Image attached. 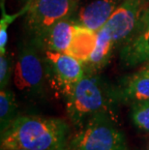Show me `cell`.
I'll return each instance as SVG.
<instances>
[{
	"label": "cell",
	"instance_id": "cell-1",
	"mask_svg": "<svg viewBox=\"0 0 149 150\" xmlns=\"http://www.w3.org/2000/svg\"><path fill=\"white\" fill-rule=\"evenodd\" d=\"M70 127L54 117L18 116L1 132V150H69Z\"/></svg>",
	"mask_w": 149,
	"mask_h": 150
},
{
	"label": "cell",
	"instance_id": "cell-2",
	"mask_svg": "<svg viewBox=\"0 0 149 150\" xmlns=\"http://www.w3.org/2000/svg\"><path fill=\"white\" fill-rule=\"evenodd\" d=\"M117 103L115 86L109 84L97 73L85 71L83 78L66 97V110L72 124L80 129L97 114H109L115 119Z\"/></svg>",
	"mask_w": 149,
	"mask_h": 150
},
{
	"label": "cell",
	"instance_id": "cell-3",
	"mask_svg": "<svg viewBox=\"0 0 149 150\" xmlns=\"http://www.w3.org/2000/svg\"><path fill=\"white\" fill-rule=\"evenodd\" d=\"M69 150H129L125 136L109 114H97L70 138Z\"/></svg>",
	"mask_w": 149,
	"mask_h": 150
},
{
	"label": "cell",
	"instance_id": "cell-4",
	"mask_svg": "<svg viewBox=\"0 0 149 150\" xmlns=\"http://www.w3.org/2000/svg\"><path fill=\"white\" fill-rule=\"evenodd\" d=\"M40 50L42 49L31 39L21 45L15 63V85L28 96H39L45 88L47 70Z\"/></svg>",
	"mask_w": 149,
	"mask_h": 150
},
{
	"label": "cell",
	"instance_id": "cell-5",
	"mask_svg": "<svg viewBox=\"0 0 149 150\" xmlns=\"http://www.w3.org/2000/svg\"><path fill=\"white\" fill-rule=\"evenodd\" d=\"M78 3L77 0H28L26 24L32 40L38 41L56 22L71 18Z\"/></svg>",
	"mask_w": 149,
	"mask_h": 150
},
{
	"label": "cell",
	"instance_id": "cell-6",
	"mask_svg": "<svg viewBox=\"0 0 149 150\" xmlns=\"http://www.w3.org/2000/svg\"><path fill=\"white\" fill-rule=\"evenodd\" d=\"M144 6L145 0H123L98 32L107 37L115 49L123 46L134 34Z\"/></svg>",
	"mask_w": 149,
	"mask_h": 150
},
{
	"label": "cell",
	"instance_id": "cell-7",
	"mask_svg": "<svg viewBox=\"0 0 149 150\" xmlns=\"http://www.w3.org/2000/svg\"><path fill=\"white\" fill-rule=\"evenodd\" d=\"M47 76H52L65 97L69 96L85 74L84 64L64 52L45 50Z\"/></svg>",
	"mask_w": 149,
	"mask_h": 150
},
{
	"label": "cell",
	"instance_id": "cell-8",
	"mask_svg": "<svg viewBox=\"0 0 149 150\" xmlns=\"http://www.w3.org/2000/svg\"><path fill=\"white\" fill-rule=\"evenodd\" d=\"M123 0H91L80 8L77 23L99 31Z\"/></svg>",
	"mask_w": 149,
	"mask_h": 150
},
{
	"label": "cell",
	"instance_id": "cell-9",
	"mask_svg": "<svg viewBox=\"0 0 149 150\" xmlns=\"http://www.w3.org/2000/svg\"><path fill=\"white\" fill-rule=\"evenodd\" d=\"M119 103L135 104L149 100V73L144 69L126 76L115 86Z\"/></svg>",
	"mask_w": 149,
	"mask_h": 150
},
{
	"label": "cell",
	"instance_id": "cell-10",
	"mask_svg": "<svg viewBox=\"0 0 149 150\" xmlns=\"http://www.w3.org/2000/svg\"><path fill=\"white\" fill-rule=\"evenodd\" d=\"M75 24L71 18H64L53 24L38 41H33L44 50L66 53L71 44Z\"/></svg>",
	"mask_w": 149,
	"mask_h": 150
},
{
	"label": "cell",
	"instance_id": "cell-11",
	"mask_svg": "<svg viewBox=\"0 0 149 150\" xmlns=\"http://www.w3.org/2000/svg\"><path fill=\"white\" fill-rule=\"evenodd\" d=\"M122 61L128 66H136L149 61V25L136 29L122 46Z\"/></svg>",
	"mask_w": 149,
	"mask_h": 150
},
{
	"label": "cell",
	"instance_id": "cell-12",
	"mask_svg": "<svg viewBox=\"0 0 149 150\" xmlns=\"http://www.w3.org/2000/svg\"><path fill=\"white\" fill-rule=\"evenodd\" d=\"M97 44V31L76 23L73 30L71 44L66 53L85 65L89 61Z\"/></svg>",
	"mask_w": 149,
	"mask_h": 150
},
{
	"label": "cell",
	"instance_id": "cell-13",
	"mask_svg": "<svg viewBox=\"0 0 149 150\" xmlns=\"http://www.w3.org/2000/svg\"><path fill=\"white\" fill-rule=\"evenodd\" d=\"M18 117V103L15 93L10 89H1L0 92V129L5 131Z\"/></svg>",
	"mask_w": 149,
	"mask_h": 150
},
{
	"label": "cell",
	"instance_id": "cell-14",
	"mask_svg": "<svg viewBox=\"0 0 149 150\" xmlns=\"http://www.w3.org/2000/svg\"><path fill=\"white\" fill-rule=\"evenodd\" d=\"M131 118L137 128L149 132V100L132 104Z\"/></svg>",
	"mask_w": 149,
	"mask_h": 150
},
{
	"label": "cell",
	"instance_id": "cell-15",
	"mask_svg": "<svg viewBox=\"0 0 149 150\" xmlns=\"http://www.w3.org/2000/svg\"><path fill=\"white\" fill-rule=\"evenodd\" d=\"M27 9H28V5L26 4V6H25L21 11L16 13L14 15H8L7 13L5 12V8L3 7V5H2V18H1V21H0V52L1 53H5L7 52V50H6V47H7V42H8L9 25H10L18 16L25 14V13L27 12Z\"/></svg>",
	"mask_w": 149,
	"mask_h": 150
},
{
	"label": "cell",
	"instance_id": "cell-16",
	"mask_svg": "<svg viewBox=\"0 0 149 150\" xmlns=\"http://www.w3.org/2000/svg\"><path fill=\"white\" fill-rule=\"evenodd\" d=\"M15 66L13 56L7 52L0 53V87L1 89L7 88L14 73Z\"/></svg>",
	"mask_w": 149,
	"mask_h": 150
},
{
	"label": "cell",
	"instance_id": "cell-17",
	"mask_svg": "<svg viewBox=\"0 0 149 150\" xmlns=\"http://www.w3.org/2000/svg\"><path fill=\"white\" fill-rule=\"evenodd\" d=\"M148 25H149V7L145 8V10L143 11V13H142L141 17L139 18V21L138 23V26L136 29L148 26Z\"/></svg>",
	"mask_w": 149,
	"mask_h": 150
},
{
	"label": "cell",
	"instance_id": "cell-18",
	"mask_svg": "<svg viewBox=\"0 0 149 150\" xmlns=\"http://www.w3.org/2000/svg\"><path fill=\"white\" fill-rule=\"evenodd\" d=\"M142 69H144L145 71H147V72L149 73V61H148V62H146V64H145V66H144Z\"/></svg>",
	"mask_w": 149,
	"mask_h": 150
},
{
	"label": "cell",
	"instance_id": "cell-19",
	"mask_svg": "<svg viewBox=\"0 0 149 150\" xmlns=\"http://www.w3.org/2000/svg\"><path fill=\"white\" fill-rule=\"evenodd\" d=\"M17 150H27V149H17Z\"/></svg>",
	"mask_w": 149,
	"mask_h": 150
},
{
	"label": "cell",
	"instance_id": "cell-20",
	"mask_svg": "<svg viewBox=\"0 0 149 150\" xmlns=\"http://www.w3.org/2000/svg\"><path fill=\"white\" fill-rule=\"evenodd\" d=\"M77 1H80V0H77Z\"/></svg>",
	"mask_w": 149,
	"mask_h": 150
}]
</instances>
